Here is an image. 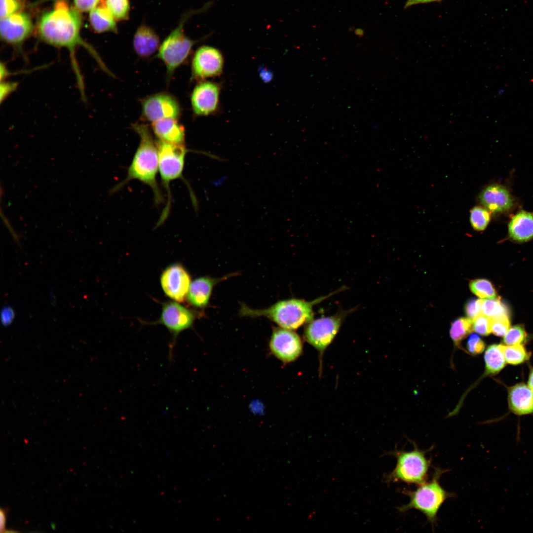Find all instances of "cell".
Instances as JSON below:
<instances>
[{"mask_svg": "<svg viewBox=\"0 0 533 533\" xmlns=\"http://www.w3.org/2000/svg\"><path fill=\"white\" fill-rule=\"evenodd\" d=\"M81 18L77 9L69 6L65 0L56 1L52 10L45 13L38 25L40 38L50 45L67 48L70 54L72 67L74 72L79 91L85 98L84 84L81 71L76 57L79 46L87 49L100 67L109 75H112L95 50L85 42L79 35Z\"/></svg>", "mask_w": 533, "mask_h": 533, "instance_id": "cell-1", "label": "cell"}, {"mask_svg": "<svg viewBox=\"0 0 533 533\" xmlns=\"http://www.w3.org/2000/svg\"><path fill=\"white\" fill-rule=\"evenodd\" d=\"M132 127L139 135L140 143L128 168L126 177L113 187L110 193H114L130 181L137 180L151 188L155 204L159 205L163 201V197L156 181L159 160L156 142L148 125L137 123Z\"/></svg>", "mask_w": 533, "mask_h": 533, "instance_id": "cell-2", "label": "cell"}, {"mask_svg": "<svg viewBox=\"0 0 533 533\" xmlns=\"http://www.w3.org/2000/svg\"><path fill=\"white\" fill-rule=\"evenodd\" d=\"M335 293L311 302L296 299L279 301L265 309L251 308L242 304L239 314L241 316L251 317L264 316L275 322L281 328L296 330L304 323H308L313 320V307L315 305Z\"/></svg>", "mask_w": 533, "mask_h": 533, "instance_id": "cell-3", "label": "cell"}, {"mask_svg": "<svg viewBox=\"0 0 533 533\" xmlns=\"http://www.w3.org/2000/svg\"><path fill=\"white\" fill-rule=\"evenodd\" d=\"M446 471L437 468L429 482L419 485L414 491L404 489L402 493L409 497L410 500L407 504L398 507V511L403 513L413 509L419 511L425 516L433 529L438 520L440 508L448 498L455 495L446 491L440 484L439 479Z\"/></svg>", "mask_w": 533, "mask_h": 533, "instance_id": "cell-4", "label": "cell"}, {"mask_svg": "<svg viewBox=\"0 0 533 533\" xmlns=\"http://www.w3.org/2000/svg\"><path fill=\"white\" fill-rule=\"evenodd\" d=\"M411 451L395 450L390 452L397 459L395 468L385 477L387 483L404 482L408 485H421L426 482L431 460L427 459L426 451L420 450L415 442Z\"/></svg>", "mask_w": 533, "mask_h": 533, "instance_id": "cell-5", "label": "cell"}, {"mask_svg": "<svg viewBox=\"0 0 533 533\" xmlns=\"http://www.w3.org/2000/svg\"><path fill=\"white\" fill-rule=\"evenodd\" d=\"M212 4L209 2L199 9L186 13L178 26L159 46L157 57L166 66L167 80H169L175 70L186 61L193 46L198 42V40H192L186 36L184 32V24L191 15L205 11Z\"/></svg>", "mask_w": 533, "mask_h": 533, "instance_id": "cell-6", "label": "cell"}, {"mask_svg": "<svg viewBox=\"0 0 533 533\" xmlns=\"http://www.w3.org/2000/svg\"><path fill=\"white\" fill-rule=\"evenodd\" d=\"M156 142L158 152V170L167 197L166 204L156 224V227H158L169 216L171 201L170 184L179 178L183 179L188 150L185 146L174 145L159 140Z\"/></svg>", "mask_w": 533, "mask_h": 533, "instance_id": "cell-7", "label": "cell"}, {"mask_svg": "<svg viewBox=\"0 0 533 533\" xmlns=\"http://www.w3.org/2000/svg\"><path fill=\"white\" fill-rule=\"evenodd\" d=\"M181 303L168 301L162 305L161 313L157 320L151 324H161L165 327L171 336L169 345V360L173 358V350L179 335L192 328L195 319L202 316L200 311L187 307Z\"/></svg>", "mask_w": 533, "mask_h": 533, "instance_id": "cell-8", "label": "cell"}, {"mask_svg": "<svg viewBox=\"0 0 533 533\" xmlns=\"http://www.w3.org/2000/svg\"><path fill=\"white\" fill-rule=\"evenodd\" d=\"M348 313L341 312L333 316L312 320L306 327L305 339L317 350L321 360L324 351L334 340Z\"/></svg>", "mask_w": 533, "mask_h": 533, "instance_id": "cell-9", "label": "cell"}, {"mask_svg": "<svg viewBox=\"0 0 533 533\" xmlns=\"http://www.w3.org/2000/svg\"><path fill=\"white\" fill-rule=\"evenodd\" d=\"M224 67V58L221 51L214 47L203 45L195 52L191 61V77L201 81L219 76Z\"/></svg>", "mask_w": 533, "mask_h": 533, "instance_id": "cell-10", "label": "cell"}, {"mask_svg": "<svg viewBox=\"0 0 533 533\" xmlns=\"http://www.w3.org/2000/svg\"><path fill=\"white\" fill-rule=\"evenodd\" d=\"M191 282L189 271L178 262L168 266L160 277V285L165 295L179 303L186 300Z\"/></svg>", "mask_w": 533, "mask_h": 533, "instance_id": "cell-11", "label": "cell"}, {"mask_svg": "<svg viewBox=\"0 0 533 533\" xmlns=\"http://www.w3.org/2000/svg\"><path fill=\"white\" fill-rule=\"evenodd\" d=\"M142 108L143 120L152 122L166 118L177 119L181 114L178 100L165 92L147 97L142 102Z\"/></svg>", "mask_w": 533, "mask_h": 533, "instance_id": "cell-12", "label": "cell"}, {"mask_svg": "<svg viewBox=\"0 0 533 533\" xmlns=\"http://www.w3.org/2000/svg\"><path fill=\"white\" fill-rule=\"evenodd\" d=\"M221 87L208 80L199 81L194 88L190 101L193 112L197 116L213 114L218 110Z\"/></svg>", "mask_w": 533, "mask_h": 533, "instance_id": "cell-13", "label": "cell"}, {"mask_svg": "<svg viewBox=\"0 0 533 533\" xmlns=\"http://www.w3.org/2000/svg\"><path fill=\"white\" fill-rule=\"evenodd\" d=\"M269 347L273 354L285 363L297 359L303 349L302 341L298 335L291 330L283 328L274 329Z\"/></svg>", "mask_w": 533, "mask_h": 533, "instance_id": "cell-14", "label": "cell"}, {"mask_svg": "<svg viewBox=\"0 0 533 533\" xmlns=\"http://www.w3.org/2000/svg\"><path fill=\"white\" fill-rule=\"evenodd\" d=\"M0 28L1 38L4 41L19 46L31 33L33 24L27 14L15 13L1 18Z\"/></svg>", "mask_w": 533, "mask_h": 533, "instance_id": "cell-15", "label": "cell"}, {"mask_svg": "<svg viewBox=\"0 0 533 533\" xmlns=\"http://www.w3.org/2000/svg\"><path fill=\"white\" fill-rule=\"evenodd\" d=\"M479 200L490 213L495 214L508 212L515 205L514 198L508 189L497 184L485 187L480 193Z\"/></svg>", "mask_w": 533, "mask_h": 533, "instance_id": "cell-16", "label": "cell"}, {"mask_svg": "<svg viewBox=\"0 0 533 533\" xmlns=\"http://www.w3.org/2000/svg\"><path fill=\"white\" fill-rule=\"evenodd\" d=\"M230 275L221 278L202 276L191 282L186 297L189 305L195 308H204L209 304L214 287L218 283L226 279Z\"/></svg>", "mask_w": 533, "mask_h": 533, "instance_id": "cell-17", "label": "cell"}, {"mask_svg": "<svg viewBox=\"0 0 533 533\" xmlns=\"http://www.w3.org/2000/svg\"><path fill=\"white\" fill-rule=\"evenodd\" d=\"M152 129L158 140L177 145L185 146V130L177 119L166 118L152 123Z\"/></svg>", "mask_w": 533, "mask_h": 533, "instance_id": "cell-18", "label": "cell"}, {"mask_svg": "<svg viewBox=\"0 0 533 533\" xmlns=\"http://www.w3.org/2000/svg\"><path fill=\"white\" fill-rule=\"evenodd\" d=\"M508 400L510 410L516 415L533 413V392L523 383L516 384L509 389Z\"/></svg>", "mask_w": 533, "mask_h": 533, "instance_id": "cell-19", "label": "cell"}, {"mask_svg": "<svg viewBox=\"0 0 533 533\" xmlns=\"http://www.w3.org/2000/svg\"><path fill=\"white\" fill-rule=\"evenodd\" d=\"M508 233L513 240L528 241L533 238V212L521 210L510 219L508 225Z\"/></svg>", "mask_w": 533, "mask_h": 533, "instance_id": "cell-20", "label": "cell"}, {"mask_svg": "<svg viewBox=\"0 0 533 533\" xmlns=\"http://www.w3.org/2000/svg\"><path fill=\"white\" fill-rule=\"evenodd\" d=\"M159 44V37L153 29L145 24L139 27L133 39L134 48L137 55L148 57L158 49Z\"/></svg>", "mask_w": 533, "mask_h": 533, "instance_id": "cell-21", "label": "cell"}, {"mask_svg": "<svg viewBox=\"0 0 533 533\" xmlns=\"http://www.w3.org/2000/svg\"><path fill=\"white\" fill-rule=\"evenodd\" d=\"M91 24L98 32L117 31V27L112 14L105 6H100L91 10L89 14Z\"/></svg>", "mask_w": 533, "mask_h": 533, "instance_id": "cell-22", "label": "cell"}, {"mask_svg": "<svg viewBox=\"0 0 533 533\" xmlns=\"http://www.w3.org/2000/svg\"><path fill=\"white\" fill-rule=\"evenodd\" d=\"M485 374L495 375L505 366L506 361L502 344H493L486 349L484 354Z\"/></svg>", "mask_w": 533, "mask_h": 533, "instance_id": "cell-23", "label": "cell"}, {"mask_svg": "<svg viewBox=\"0 0 533 533\" xmlns=\"http://www.w3.org/2000/svg\"><path fill=\"white\" fill-rule=\"evenodd\" d=\"M472 331V320L468 317H459L451 324L450 337L455 344L458 346Z\"/></svg>", "mask_w": 533, "mask_h": 533, "instance_id": "cell-24", "label": "cell"}, {"mask_svg": "<svg viewBox=\"0 0 533 533\" xmlns=\"http://www.w3.org/2000/svg\"><path fill=\"white\" fill-rule=\"evenodd\" d=\"M481 313L491 319L508 316L505 305L497 299H486L482 301Z\"/></svg>", "mask_w": 533, "mask_h": 533, "instance_id": "cell-25", "label": "cell"}, {"mask_svg": "<svg viewBox=\"0 0 533 533\" xmlns=\"http://www.w3.org/2000/svg\"><path fill=\"white\" fill-rule=\"evenodd\" d=\"M502 348L505 361L508 364H520L529 358V353L522 344L502 345Z\"/></svg>", "mask_w": 533, "mask_h": 533, "instance_id": "cell-26", "label": "cell"}, {"mask_svg": "<svg viewBox=\"0 0 533 533\" xmlns=\"http://www.w3.org/2000/svg\"><path fill=\"white\" fill-rule=\"evenodd\" d=\"M471 291L481 299H492L496 298V292L492 283L486 279H477L469 283Z\"/></svg>", "mask_w": 533, "mask_h": 533, "instance_id": "cell-27", "label": "cell"}, {"mask_svg": "<svg viewBox=\"0 0 533 533\" xmlns=\"http://www.w3.org/2000/svg\"><path fill=\"white\" fill-rule=\"evenodd\" d=\"M490 220V212L484 207L475 206L470 210V224L472 228L477 231L484 230Z\"/></svg>", "mask_w": 533, "mask_h": 533, "instance_id": "cell-28", "label": "cell"}, {"mask_svg": "<svg viewBox=\"0 0 533 533\" xmlns=\"http://www.w3.org/2000/svg\"><path fill=\"white\" fill-rule=\"evenodd\" d=\"M106 3L115 19L124 20L128 18L130 9L129 0H106Z\"/></svg>", "mask_w": 533, "mask_h": 533, "instance_id": "cell-29", "label": "cell"}, {"mask_svg": "<svg viewBox=\"0 0 533 533\" xmlns=\"http://www.w3.org/2000/svg\"><path fill=\"white\" fill-rule=\"evenodd\" d=\"M527 334L521 325L510 327L504 336L503 342L506 345L521 344L526 340Z\"/></svg>", "mask_w": 533, "mask_h": 533, "instance_id": "cell-30", "label": "cell"}, {"mask_svg": "<svg viewBox=\"0 0 533 533\" xmlns=\"http://www.w3.org/2000/svg\"><path fill=\"white\" fill-rule=\"evenodd\" d=\"M491 333L497 336H504L510 328L509 316L491 319Z\"/></svg>", "mask_w": 533, "mask_h": 533, "instance_id": "cell-31", "label": "cell"}, {"mask_svg": "<svg viewBox=\"0 0 533 533\" xmlns=\"http://www.w3.org/2000/svg\"><path fill=\"white\" fill-rule=\"evenodd\" d=\"M491 318L480 314L472 320V330L482 336H488L491 333Z\"/></svg>", "mask_w": 533, "mask_h": 533, "instance_id": "cell-32", "label": "cell"}, {"mask_svg": "<svg viewBox=\"0 0 533 533\" xmlns=\"http://www.w3.org/2000/svg\"><path fill=\"white\" fill-rule=\"evenodd\" d=\"M466 348L471 354L475 355L484 350L485 343L479 336L472 334L468 339Z\"/></svg>", "mask_w": 533, "mask_h": 533, "instance_id": "cell-33", "label": "cell"}, {"mask_svg": "<svg viewBox=\"0 0 533 533\" xmlns=\"http://www.w3.org/2000/svg\"><path fill=\"white\" fill-rule=\"evenodd\" d=\"M20 7L19 0H0V18L15 13Z\"/></svg>", "mask_w": 533, "mask_h": 533, "instance_id": "cell-34", "label": "cell"}, {"mask_svg": "<svg viewBox=\"0 0 533 533\" xmlns=\"http://www.w3.org/2000/svg\"><path fill=\"white\" fill-rule=\"evenodd\" d=\"M482 300L471 299L469 300L466 303L464 310L467 317L473 320L475 318L481 314V304Z\"/></svg>", "mask_w": 533, "mask_h": 533, "instance_id": "cell-35", "label": "cell"}, {"mask_svg": "<svg viewBox=\"0 0 533 533\" xmlns=\"http://www.w3.org/2000/svg\"><path fill=\"white\" fill-rule=\"evenodd\" d=\"M99 0H74L76 7L82 11L92 10L96 7Z\"/></svg>", "mask_w": 533, "mask_h": 533, "instance_id": "cell-36", "label": "cell"}, {"mask_svg": "<svg viewBox=\"0 0 533 533\" xmlns=\"http://www.w3.org/2000/svg\"><path fill=\"white\" fill-rule=\"evenodd\" d=\"M0 216L3 224L4 225L6 228L8 229L9 232L12 236L13 239L17 243H19L20 240V237L19 236V234L16 231H15V228H14L13 226L10 222V221L9 220L8 218H7L4 213L2 212L1 209L0 211Z\"/></svg>", "mask_w": 533, "mask_h": 533, "instance_id": "cell-37", "label": "cell"}, {"mask_svg": "<svg viewBox=\"0 0 533 533\" xmlns=\"http://www.w3.org/2000/svg\"><path fill=\"white\" fill-rule=\"evenodd\" d=\"M17 83L12 82H1L0 84V101L2 102L9 94L15 90Z\"/></svg>", "mask_w": 533, "mask_h": 533, "instance_id": "cell-38", "label": "cell"}, {"mask_svg": "<svg viewBox=\"0 0 533 533\" xmlns=\"http://www.w3.org/2000/svg\"><path fill=\"white\" fill-rule=\"evenodd\" d=\"M0 316L2 324L7 326L11 324L13 320L15 317V312L11 307L5 306L1 311Z\"/></svg>", "mask_w": 533, "mask_h": 533, "instance_id": "cell-39", "label": "cell"}, {"mask_svg": "<svg viewBox=\"0 0 533 533\" xmlns=\"http://www.w3.org/2000/svg\"><path fill=\"white\" fill-rule=\"evenodd\" d=\"M6 513L4 509H0V532H5Z\"/></svg>", "mask_w": 533, "mask_h": 533, "instance_id": "cell-40", "label": "cell"}, {"mask_svg": "<svg viewBox=\"0 0 533 533\" xmlns=\"http://www.w3.org/2000/svg\"><path fill=\"white\" fill-rule=\"evenodd\" d=\"M441 0H407L405 5V7H408L413 5L420 3H425L431 2H439Z\"/></svg>", "mask_w": 533, "mask_h": 533, "instance_id": "cell-41", "label": "cell"}, {"mask_svg": "<svg viewBox=\"0 0 533 533\" xmlns=\"http://www.w3.org/2000/svg\"><path fill=\"white\" fill-rule=\"evenodd\" d=\"M260 75L265 82L269 81L272 78V73L265 68L260 69Z\"/></svg>", "mask_w": 533, "mask_h": 533, "instance_id": "cell-42", "label": "cell"}, {"mask_svg": "<svg viewBox=\"0 0 533 533\" xmlns=\"http://www.w3.org/2000/svg\"><path fill=\"white\" fill-rule=\"evenodd\" d=\"M528 383V386L533 392V368L530 370Z\"/></svg>", "mask_w": 533, "mask_h": 533, "instance_id": "cell-43", "label": "cell"}, {"mask_svg": "<svg viewBox=\"0 0 533 533\" xmlns=\"http://www.w3.org/2000/svg\"><path fill=\"white\" fill-rule=\"evenodd\" d=\"M355 34L358 36H362L364 35V31L361 28L356 29L354 31Z\"/></svg>", "mask_w": 533, "mask_h": 533, "instance_id": "cell-44", "label": "cell"}]
</instances>
